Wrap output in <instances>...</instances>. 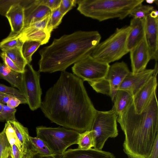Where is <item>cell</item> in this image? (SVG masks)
I'll use <instances>...</instances> for the list:
<instances>
[{
    "label": "cell",
    "mask_w": 158,
    "mask_h": 158,
    "mask_svg": "<svg viewBox=\"0 0 158 158\" xmlns=\"http://www.w3.org/2000/svg\"><path fill=\"white\" fill-rule=\"evenodd\" d=\"M84 81L74 74L62 71L46 92L40 108L52 122L81 133L91 130L97 111Z\"/></svg>",
    "instance_id": "obj_1"
},
{
    "label": "cell",
    "mask_w": 158,
    "mask_h": 158,
    "mask_svg": "<svg viewBox=\"0 0 158 158\" xmlns=\"http://www.w3.org/2000/svg\"><path fill=\"white\" fill-rule=\"evenodd\" d=\"M117 121L125 135L123 150L129 158H147L158 135V104L156 91L140 114L133 104L118 116Z\"/></svg>",
    "instance_id": "obj_2"
},
{
    "label": "cell",
    "mask_w": 158,
    "mask_h": 158,
    "mask_svg": "<svg viewBox=\"0 0 158 158\" xmlns=\"http://www.w3.org/2000/svg\"><path fill=\"white\" fill-rule=\"evenodd\" d=\"M97 31H78L54 39L49 46L39 51V71H63L72 64L91 55L100 43Z\"/></svg>",
    "instance_id": "obj_3"
},
{
    "label": "cell",
    "mask_w": 158,
    "mask_h": 158,
    "mask_svg": "<svg viewBox=\"0 0 158 158\" xmlns=\"http://www.w3.org/2000/svg\"><path fill=\"white\" fill-rule=\"evenodd\" d=\"M143 0H78L77 10L82 14L99 21L118 18L123 19Z\"/></svg>",
    "instance_id": "obj_4"
},
{
    "label": "cell",
    "mask_w": 158,
    "mask_h": 158,
    "mask_svg": "<svg viewBox=\"0 0 158 158\" xmlns=\"http://www.w3.org/2000/svg\"><path fill=\"white\" fill-rule=\"evenodd\" d=\"M131 29L129 26L117 28L108 38L97 45L91 56L108 64L120 59L129 52L127 45Z\"/></svg>",
    "instance_id": "obj_5"
},
{
    "label": "cell",
    "mask_w": 158,
    "mask_h": 158,
    "mask_svg": "<svg viewBox=\"0 0 158 158\" xmlns=\"http://www.w3.org/2000/svg\"><path fill=\"white\" fill-rule=\"evenodd\" d=\"M36 137L44 141L55 154L62 155L71 145L77 144L80 133L64 127L36 128Z\"/></svg>",
    "instance_id": "obj_6"
},
{
    "label": "cell",
    "mask_w": 158,
    "mask_h": 158,
    "mask_svg": "<svg viewBox=\"0 0 158 158\" xmlns=\"http://www.w3.org/2000/svg\"><path fill=\"white\" fill-rule=\"evenodd\" d=\"M118 116L112 109L104 111L97 110L90 130L94 139V148L102 150L109 138L118 136Z\"/></svg>",
    "instance_id": "obj_7"
},
{
    "label": "cell",
    "mask_w": 158,
    "mask_h": 158,
    "mask_svg": "<svg viewBox=\"0 0 158 158\" xmlns=\"http://www.w3.org/2000/svg\"><path fill=\"white\" fill-rule=\"evenodd\" d=\"M130 72L125 62H117L110 66L103 78L88 83L96 92L109 96L113 101L120 85Z\"/></svg>",
    "instance_id": "obj_8"
},
{
    "label": "cell",
    "mask_w": 158,
    "mask_h": 158,
    "mask_svg": "<svg viewBox=\"0 0 158 158\" xmlns=\"http://www.w3.org/2000/svg\"><path fill=\"white\" fill-rule=\"evenodd\" d=\"M40 78V72L35 70L32 65L28 63L22 73L23 93L32 111L40 108L42 103Z\"/></svg>",
    "instance_id": "obj_9"
},
{
    "label": "cell",
    "mask_w": 158,
    "mask_h": 158,
    "mask_svg": "<svg viewBox=\"0 0 158 158\" xmlns=\"http://www.w3.org/2000/svg\"><path fill=\"white\" fill-rule=\"evenodd\" d=\"M110 66L98 60L90 55L75 63L72 69L73 74L83 81L89 83L103 78Z\"/></svg>",
    "instance_id": "obj_10"
},
{
    "label": "cell",
    "mask_w": 158,
    "mask_h": 158,
    "mask_svg": "<svg viewBox=\"0 0 158 158\" xmlns=\"http://www.w3.org/2000/svg\"><path fill=\"white\" fill-rule=\"evenodd\" d=\"M153 75L133 96V104L135 112L141 113L146 107L157 86L158 67L155 66Z\"/></svg>",
    "instance_id": "obj_11"
},
{
    "label": "cell",
    "mask_w": 158,
    "mask_h": 158,
    "mask_svg": "<svg viewBox=\"0 0 158 158\" xmlns=\"http://www.w3.org/2000/svg\"><path fill=\"white\" fill-rule=\"evenodd\" d=\"M129 52L131 72L135 73L146 69L151 57L145 37Z\"/></svg>",
    "instance_id": "obj_12"
},
{
    "label": "cell",
    "mask_w": 158,
    "mask_h": 158,
    "mask_svg": "<svg viewBox=\"0 0 158 158\" xmlns=\"http://www.w3.org/2000/svg\"><path fill=\"white\" fill-rule=\"evenodd\" d=\"M154 69H145L133 73L131 72L126 76L118 89L127 91L134 96L153 75Z\"/></svg>",
    "instance_id": "obj_13"
},
{
    "label": "cell",
    "mask_w": 158,
    "mask_h": 158,
    "mask_svg": "<svg viewBox=\"0 0 158 158\" xmlns=\"http://www.w3.org/2000/svg\"><path fill=\"white\" fill-rule=\"evenodd\" d=\"M24 1L22 5L24 9V28L30 24L43 19L51 13L50 9L45 6L40 5L38 0H24Z\"/></svg>",
    "instance_id": "obj_14"
},
{
    "label": "cell",
    "mask_w": 158,
    "mask_h": 158,
    "mask_svg": "<svg viewBox=\"0 0 158 158\" xmlns=\"http://www.w3.org/2000/svg\"><path fill=\"white\" fill-rule=\"evenodd\" d=\"M145 39L149 49L151 60L158 61V18H153L148 15L145 18Z\"/></svg>",
    "instance_id": "obj_15"
},
{
    "label": "cell",
    "mask_w": 158,
    "mask_h": 158,
    "mask_svg": "<svg viewBox=\"0 0 158 158\" xmlns=\"http://www.w3.org/2000/svg\"><path fill=\"white\" fill-rule=\"evenodd\" d=\"M22 2L12 6L6 15L10 26L11 34L18 35L24 28V14Z\"/></svg>",
    "instance_id": "obj_16"
},
{
    "label": "cell",
    "mask_w": 158,
    "mask_h": 158,
    "mask_svg": "<svg viewBox=\"0 0 158 158\" xmlns=\"http://www.w3.org/2000/svg\"><path fill=\"white\" fill-rule=\"evenodd\" d=\"M129 26L131 29L128 36L127 45L129 52L145 37V18H132Z\"/></svg>",
    "instance_id": "obj_17"
},
{
    "label": "cell",
    "mask_w": 158,
    "mask_h": 158,
    "mask_svg": "<svg viewBox=\"0 0 158 158\" xmlns=\"http://www.w3.org/2000/svg\"><path fill=\"white\" fill-rule=\"evenodd\" d=\"M61 158H115V156L112 153L102 150L94 148L83 150L77 148L67 150Z\"/></svg>",
    "instance_id": "obj_18"
},
{
    "label": "cell",
    "mask_w": 158,
    "mask_h": 158,
    "mask_svg": "<svg viewBox=\"0 0 158 158\" xmlns=\"http://www.w3.org/2000/svg\"><path fill=\"white\" fill-rule=\"evenodd\" d=\"M113 101L114 104L112 109L118 116L133 104V96L127 91L118 89L116 92Z\"/></svg>",
    "instance_id": "obj_19"
},
{
    "label": "cell",
    "mask_w": 158,
    "mask_h": 158,
    "mask_svg": "<svg viewBox=\"0 0 158 158\" xmlns=\"http://www.w3.org/2000/svg\"><path fill=\"white\" fill-rule=\"evenodd\" d=\"M0 77L9 83L23 93L22 73L15 72L0 62Z\"/></svg>",
    "instance_id": "obj_20"
},
{
    "label": "cell",
    "mask_w": 158,
    "mask_h": 158,
    "mask_svg": "<svg viewBox=\"0 0 158 158\" xmlns=\"http://www.w3.org/2000/svg\"><path fill=\"white\" fill-rule=\"evenodd\" d=\"M8 121L22 145V151L26 155L30 149L29 143L30 135L27 128L24 127L16 119Z\"/></svg>",
    "instance_id": "obj_21"
},
{
    "label": "cell",
    "mask_w": 158,
    "mask_h": 158,
    "mask_svg": "<svg viewBox=\"0 0 158 158\" xmlns=\"http://www.w3.org/2000/svg\"><path fill=\"white\" fill-rule=\"evenodd\" d=\"M51 33L48 29H41L23 35L19 36L18 35V37L23 43L27 40L34 41L40 42L41 45L46 44L48 42Z\"/></svg>",
    "instance_id": "obj_22"
},
{
    "label": "cell",
    "mask_w": 158,
    "mask_h": 158,
    "mask_svg": "<svg viewBox=\"0 0 158 158\" xmlns=\"http://www.w3.org/2000/svg\"><path fill=\"white\" fill-rule=\"evenodd\" d=\"M23 72L25 67L28 64L24 57L22 51V47H16L1 49Z\"/></svg>",
    "instance_id": "obj_23"
},
{
    "label": "cell",
    "mask_w": 158,
    "mask_h": 158,
    "mask_svg": "<svg viewBox=\"0 0 158 158\" xmlns=\"http://www.w3.org/2000/svg\"><path fill=\"white\" fill-rule=\"evenodd\" d=\"M29 143L30 149L41 155L49 156L56 155L44 141L39 138L30 136Z\"/></svg>",
    "instance_id": "obj_24"
},
{
    "label": "cell",
    "mask_w": 158,
    "mask_h": 158,
    "mask_svg": "<svg viewBox=\"0 0 158 158\" xmlns=\"http://www.w3.org/2000/svg\"><path fill=\"white\" fill-rule=\"evenodd\" d=\"M40 45V42L34 41L27 40L23 43L22 47V52L27 63L31 62L33 54Z\"/></svg>",
    "instance_id": "obj_25"
},
{
    "label": "cell",
    "mask_w": 158,
    "mask_h": 158,
    "mask_svg": "<svg viewBox=\"0 0 158 158\" xmlns=\"http://www.w3.org/2000/svg\"><path fill=\"white\" fill-rule=\"evenodd\" d=\"M77 144L78 148L81 149L87 150L94 147V143L92 131L87 130L80 133Z\"/></svg>",
    "instance_id": "obj_26"
},
{
    "label": "cell",
    "mask_w": 158,
    "mask_h": 158,
    "mask_svg": "<svg viewBox=\"0 0 158 158\" xmlns=\"http://www.w3.org/2000/svg\"><path fill=\"white\" fill-rule=\"evenodd\" d=\"M51 14L43 19L30 24L24 28L20 33L18 35L21 36L26 35L32 32L39 30H48V24L50 20Z\"/></svg>",
    "instance_id": "obj_27"
},
{
    "label": "cell",
    "mask_w": 158,
    "mask_h": 158,
    "mask_svg": "<svg viewBox=\"0 0 158 158\" xmlns=\"http://www.w3.org/2000/svg\"><path fill=\"white\" fill-rule=\"evenodd\" d=\"M153 10V6L149 5H143L141 3L134 8L129 15L132 18L144 19Z\"/></svg>",
    "instance_id": "obj_28"
},
{
    "label": "cell",
    "mask_w": 158,
    "mask_h": 158,
    "mask_svg": "<svg viewBox=\"0 0 158 158\" xmlns=\"http://www.w3.org/2000/svg\"><path fill=\"white\" fill-rule=\"evenodd\" d=\"M18 35L10 33L9 35L0 42V49L10 48L16 47H22L23 43L18 37Z\"/></svg>",
    "instance_id": "obj_29"
},
{
    "label": "cell",
    "mask_w": 158,
    "mask_h": 158,
    "mask_svg": "<svg viewBox=\"0 0 158 158\" xmlns=\"http://www.w3.org/2000/svg\"><path fill=\"white\" fill-rule=\"evenodd\" d=\"M12 152V147L6 137L5 129L0 132V158H7Z\"/></svg>",
    "instance_id": "obj_30"
},
{
    "label": "cell",
    "mask_w": 158,
    "mask_h": 158,
    "mask_svg": "<svg viewBox=\"0 0 158 158\" xmlns=\"http://www.w3.org/2000/svg\"><path fill=\"white\" fill-rule=\"evenodd\" d=\"M4 129L8 140L11 146L15 145L20 151H22V145L8 121L6 122Z\"/></svg>",
    "instance_id": "obj_31"
},
{
    "label": "cell",
    "mask_w": 158,
    "mask_h": 158,
    "mask_svg": "<svg viewBox=\"0 0 158 158\" xmlns=\"http://www.w3.org/2000/svg\"><path fill=\"white\" fill-rule=\"evenodd\" d=\"M0 92L19 99L22 104H27V100L24 94L15 88L8 86L0 83Z\"/></svg>",
    "instance_id": "obj_32"
},
{
    "label": "cell",
    "mask_w": 158,
    "mask_h": 158,
    "mask_svg": "<svg viewBox=\"0 0 158 158\" xmlns=\"http://www.w3.org/2000/svg\"><path fill=\"white\" fill-rule=\"evenodd\" d=\"M64 15L60 10L59 7L51 11V14L48 22V29L51 32L56 28L61 22Z\"/></svg>",
    "instance_id": "obj_33"
},
{
    "label": "cell",
    "mask_w": 158,
    "mask_h": 158,
    "mask_svg": "<svg viewBox=\"0 0 158 158\" xmlns=\"http://www.w3.org/2000/svg\"><path fill=\"white\" fill-rule=\"evenodd\" d=\"M16 111L15 108H11L7 105H3L2 110L0 112V121L6 122L16 119Z\"/></svg>",
    "instance_id": "obj_34"
},
{
    "label": "cell",
    "mask_w": 158,
    "mask_h": 158,
    "mask_svg": "<svg viewBox=\"0 0 158 158\" xmlns=\"http://www.w3.org/2000/svg\"><path fill=\"white\" fill-rule=\"evenodd\" d=\"M23 0H0V14L5 16L12 6L20 3Z\"/></svg>",
    "instance_id": "obj_35"
},
{
    "label": "cell",
    "mask_w": 158,
    "mask_h": 158,
    "mask_svg": "<svg viewBox=\"0 0 158 158\" xmlns=\"http://www.w3.org/2000/svg\"><path fill=\"white\" fill-rule=\"evenodd\" d=\"M77 4V0H61L59 7L60 10L64 15Z\"/></svg>",
    "instance_id": "obj_36"
},
{
    "label": "cell",
    "mask_w": 158,
    "mask_h": 158,
    "mask_svg": "<svg viewBox=\"0 0 158 158\" xmlns=\"http://www.w3.org/2000/svg\"><path fill=\"white\" fill-rule=\"evenodd\" d=\"M0 55L3 61V64L10 69L16 72L23 73L5 52H2Z\"/></svg>",
    "instance_id": "obj_37"
},
{
    "label": "cell",
    "mask_w": 158,
    "mask_h": 158,
    "mask_svg": "<svg viewBox=\"0 0 158 158\" xmlns=\"http://www.w3.org/2000/svg\"><path fill=\"white\" fill-rule=\"evenodd\" d=\"M40 5L45 6L51 11L59 7L61 0H38Z\"/></svg>",
    "instance_id": "obj_38"
},
{
    "label": "cell",
    "mask_w": 158,
    "mask_h": 158,
    "mask_svg": "<svg viewBox=\"0 0 158 158\" xmlns=\"http://www.w3.org/2000/svg\"><path fill=\"white\" fill-rule=\"evenodd\" d=\"M62 155L57 154L49 156H42L30 149L23 158H61Z\"/></svg>",
    "instance_id": "obj_39"
},
{
    "label": "cell",
    "mask_w": 158,
    "mask_h": 158,
    "mask_svg": "<svg viewBox=\"0 0 158 158\" xmlns=\"http://www.w3.org/2000/svg\"><path fill=\"white\" fill-rule=\"evenodd\" d=\"M147 158H158V135L156 137L151 152Z\"/></svg>",
    "instance_id": "obj_40"
},
{
    "label": "cell",
    "mask_w": 158,
    "mask_h": 158,
    "mask_svg": "<svg viewBox=\"0 0 158 158\" xmlns=\"http://www.w3.org/2000/svg\"><path fill=\"white\" fill-rule=\"evenodd\" d=\"M11 147L13 158H23L25 155L15 145H13Z\"/></svg>",
    "instance_id": "obj_41"
},
{
    "label": "cell",
    "mask_w": 158,
    "mask_h": 158,
    "mask_svg": "<svg viewBox=\"0 0 158 158\" xmlns=\"http://www.w3.org/2000/svg\"><path fill=\"white\" fill-rule=\"evenodd\" d=\"M20 104L22 103L19 99L15 97H13L10 99L6 105L11 108H15Z\"/></svg>",
    "instance_id": "obj_42"
},
{
    "label": "cell",
    "mask_w": 158,
    "mask_h": 158,
    "mask_svg": "<svg viewBox=\"0 0 158 158\" xmlns=\"http://www.w3.org/2000/svg\"><path fill=\"white\" fill-rule=\"evenodd\" d=\"M14 97L10 96H6L3 97L0 102V103L3 105H6L7 103L10 98Z\"/></svg>",
    "instance_id": "obj_43"
},
{
    "label": "cell",
    "mask_w": 158,
    "mask_h": 158,
    "mask_svg": "<svg viewBox=\"0 0 158 158\" xmlns=\"http://www.w3.org/2000/svg\"><path fill=\"white\" fill-rule=\"evenodd\" d=\"M149 16L153 18H156L158 16V12L157 10H153L149 14Z\"/></svg>",
    "instance_id": "obj_44"
},
{
    "label": "cell",
    "mask_w": 158,
    "mask_h": 158,
    "mask_svg": "<svg viewBox=\"0 0 158 158\" xmlns=\"http://www.w3.org/2000/svg\"><path fill=\"white\" fill-rule=\"evenodd\" d=\"M6 96H10V95H8L7 94L0 92V102L3 97H4Z\"/></svg>",
    "instance_id": "obj_45"
},
{
    "label": "cell",
    "mask_w": 158,
    "mask_h": 158,
    "mask_svg": "<svg viewBox=\"0 0 158 158\" xmlns=\"http://www.w3.org/2000/svg\"><path fill=\"white\" fill-rule=\"evenodd\" d=\"M155 0H146V2L148 4H152L155 2Z\"/></svg>",
    "instance_id": "obj_46"
},
{
    "label": "cell",
    "mask_w": 158,
    "mask_h": 158,
    "mask_svg": "<svg viewBox=\"0 0 158 158\" xmlns=\"http://www.w3.org/2000/svg\"><path fill=\"white\" fill-rule=\"evenodd\" d=\"M3 105L0 103V112H1L2 110Z\"/></svg>",
    "instance_id": "obj_47"
},
{
    "label": "cell",
    "mask_w": 158,
    "mask_h": 158,
    "mask_svg": "<svg viewBox=\"0 0 158 158\" xmlns=\"http://www.w3.org/2000/svg\"><path fill=\"white\" fill-rule=\"evenodd\" d=\"M7 158H13L12 155V152H11L9 155L8 157Z\"/></svg>",
    "instance_id": "obj_48"
}]
</instances>
